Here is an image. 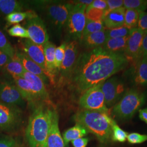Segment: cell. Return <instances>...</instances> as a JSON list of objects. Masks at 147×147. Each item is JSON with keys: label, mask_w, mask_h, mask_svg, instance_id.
<instances>
[{"label": "cell", "mask_w": 147, "mask_h": 147, "mask_svg": "<svg viewBox=\"0 0 147 147\" xmlns=\"http://www.w3.org/2000/svg\"><path fill=\"white\" fill-rule=\"evenodd\" d=\"M22 46L25 53L42 68L47 78L49 79L51 83L54 84L55 76L50 73L47 69L44 53L43 45H38L32 42L29 39H26L22 41Z\"/></svg>", "instance_id": "obj_9"}, {"label": "cell", "mask_w": 147, "mask_h": 147, "mask_svg": "<svg viewBox=\"0 0 147 147\" xmlns=\"http://www.w3.org/2000/svg\"><path fill=\"white\" fill-rule=\"evenodd\" d=\"M56 111L50 104L42 103L30 116L26 136L30 147H46L49 132Z\"/></svg>", "instance_id": "obj_2"}, {"label": "cell", "mask_w": 147, "mask_h": 147, "mask_svg": "<svg viewBox=\"0 0 147 147\" xmlns=\"http://www.w3.org/2000/svg\"><path fill=\"white\" fill-rule=\"evenodd\" d=\"M26 80L31 86L32 91L37 101H41L50 104L49 94L45 86V83L39 76L34 74L25 71L22 77Z\"/></svg>", "instance_id": "obj_13"}, {"label": "cell", "mask_w": 147, "mask_h": 147, "mask_svg": "<svg viewBox=\"0 0 147 147\" xmlns=\"http://www.w3.org/2000/svg\"><path fill=\"white\" fill-rule=\"evenodd\" d=\"M43 47L47 69L50 73L54 75L56 69L55 64V52L56 47L53 43L49 41L43 45Z\"/></svg>", "instance_id": "obj_25"}, {"label": "cell", "mask_w": 147, "mask_h": 147, "mask_svg": "<svg viewBox=\"0 0 147 147\" xmlns=\"http://www.w3.org/2000/svg\"><path fill=\"white\" fill-rule=\"evenodd\" d=\"M106 39L105 31L103 30L88 34L83 37L80 40L86 48L93 49L96 47H102Z\"/></svg>", "instance_id": "obj_20"}, {"label": "cell", "mask_w": 147, "mask_h": 147, "mask_svg": "<svg viewBox=\"0 0 147 147\" xmlns=\"http://www.w3.org/2000/svg\"><path fill=\"white\" fill-rule=\"evenodd\" d=\"M78 42L74 40L67 45L64 57L60 70L63 75L69 76L71 73L78 57Z\"/></svg>", "instance_id": "obj_14"}, {"label": "cell", "mask_w": 147, "mask_h": 147, "mask_svg": "<svg viewBox=\"0 0 147 147\" xmlns=\"http://www.w3.org/2000/svg\"><path fill=\"white\" fill-rule=\"evenodd\" d=\"M11 58L5 53L0 50V70L4 68L5 64L10 60Z\"/></svg>", "instance_id": "obj_43"}, {"label": "cell", "mask_w": 147, "mask_h": 147, "mask_svg": "<svg viewBox=\"0 0 147 147\" xmlns=\"http://www.w3.org/2000/svg\"><path fill=\"white\" fill-rule=\"evenodd\" d=\"M75 3L71 6L67 23L69 33L81 40L86 23V11L87 6L78 3Z\"/></svg>", "instance_id": "obj_7"}, {"label": "cell", "mask_w": 147, "mask_h": 147, "mask_svg": "<svg viewBox=\"0 0 147 147\" xmlns=\"http://www.w3.org/2000/svg\"><path fill=\"white\" fill-rule=\"evenodd\" d=\"M16 56L20 61L26 71L39 76L42 79L44 83L47 81V77L42 68L34 61H33L25 53L16 52Z\"/></svg>", "instance_id": "obj_18"}, {"label": "cell", "mask_w": 147, "mask_h": 147, "mask_svg": "<svg viewBox=\"0 0 147 147\" xmlns=\"http://www.w3.org/2000/svg\"><path fill=\"white\" fill-rule=\"evenodd\" d=\"M131 30L128 29L126 27H118L113 29H105L106 38H116L127 37L129 36Z\"/></svg>", "instance_id": "obj_31"}, {"label": "cell", "mask_w": 147, "mask_h": 147, "mask_svg": "<svg viewBox=\"0 0 147 147\" xmlns=\"http://www.w3.org/2000/svg\"><path fill=\"white\" fill-rule=\"evenodd\" d=\"M129 36L123 38H107L102 47L110 53L124 54Z\"/></svg>", "instance_id": "obj_21"}, {"label": "cell", "mask_w": 147, "mask_h": 147, "mask_svg": "<svg viewBox=\"0 0 147 147\" xmlns=\"http://www.w3.org/2000/svg\"><path fill=\"white\" fill-rule=\"evenodd\" d=\"M58 116L57 112L53 118L47 140L46 147H65L58 125Z\"/></svg>", "instance_id": "obj_19"}, {"label": "cell", "mask_w": 147, "mask_h": 147, "mask_svg": "<svg viewBox=\"0 0 147 147\" xmlns=\"http://www.w3.org/2000/svg\"><path fill=\"white\" fill-rule=\"evenodd\" d=\"M126 140L131 144H141L147 141V135L137 132H132L128 134Z\"/></svg>", "instance_id": "obj_37"}, {"label": "cell", "mask_w": 147, "mask_h": 147, "mask_svg": "<svg viewBox=\"0 0 147 147\" xmlns=\"http://www.w3.org/2000/svg\"><path fill=\"white\" fill-rule=\"evenodd\" d=\"M3 70L6 73L9 74L13 78L22 77L26 71L20 61L16 57V55L13 58H11L8 63L5 64Z\"/></svg>", "instance_id": "obj_24"}, {"label": "cell", "mask_w": 147, "mask_h": 147, "mask_svg": "<svg viewBox=\"0 0 147 147\" xmlns=\"http://www.w3.org/2000/svg\"><path fill=\"white\" fill-rule=\"evenodd\" d=\"M125 11L126 9L123 7L104 14L102 22L105 29H113L123 26Z\"/></svg>", "instance_id": "obj_16"}, {"label": "cell", "mask_w": 147, "mask_h": 147, "mask_svg": "<svg viewBox=\"0 0 147 147\" xmlns=\"http://www.w3.org/2000/svg\"><path fill=\"white\" fill-rule=\"evenodd\" d=\"M0 100L3 103L13 106L22 105L24 101L16 85L5 81L0 82Z\"/></svg>", "instance_id": "obj_12"}, {"label": "cell", "mask_w": 147, "mask_h": 147, "mask_svg": "<svg viewBox=\"0 0 147 147\" xmlns=\"http://www.w3.org/2000/svg\"><path fill=\"white\" fill-rule=\"evenodd\" d=\"M8 34L11 37L29 39V36L26 29L20 24H16L8 30Z\"/></svg>", "instance_id": "obj_34"}, {"label": "cell", "mask_w": 147, "mask_h": 147, "mask_svg": "<svg viewBox=\"0 0 147 147\" xmlns=\"http://www.w3.org/2000/svg\"><path fill=\"white\" fill-rule=\"evenodd\" d=\"M102 84L94 86L82 93L79 102L82 109L110 112L105 105V97L101 89Z\"/></svg>", "instance_id": "obj_5"}, {"label": "cell", "mask_w": 147, "mask_h": 147, "mask_svg": "<svg viewBox=\"0 0 147 147\" xmlns=\"http://www.w3.org/2000/svg\"><path fill=\"white\" fill-rule=\"evenodd\" d=\"M87 8H96L106 11L107 8V5L105 0H94L87 6Z\"/></svg>", "instance_id": "obj_40"}, {"label": "cell", "mask_w": 147, "mask_h": 147, "mask_svg": "<svg viewBox=\"0 0 147 147\" xmlns=\"http://www.w3.org/2000/svg\"><path fill=\"white\" fill-rule=\"evenodd\" d=\"M22 5L20 2L16 0H0V13L8 15L14 12L21 11Z\"/></svg>", "instance_id": "obj_26"}, {"label": "cell", "mask_w": 147, "mask_h": 147, "mask_svg": "<svg viewBox=\"0 0 147 147\" xmlns=\"http://www.w3.org/2000/svg\"><path fill=\"white\" fill-rule=\"evenodd\" d=\"M0 50L11 58H13L16 55V50L1 31H0Z\"/></svg>", "instance_id": "obj_32"}, {"label": "cell", "mask_w": 147, "mask_h": 147, "mask_svg": "<svg viewBox=\"0 0 147 147\" xmlns=\"http://www.w3.org/2000/svg\"><path fill=\"white\" fill-rule=\"evenodd\" d=\"M139 117L141 121L147 124V109H140L139 110Z\"/></svg>", "instance_id": "obj_45"}, {"label": "cell", "mask_w": 147, "mask_h": 147, "mask_svg": "<svg viewBox=\"0 0 147 147\" xmlns=\"http://www.w3.org/2000/svg\"><path fill=\"white\" fill-rule=\"evenodd\" d=\"M147 33L137 27L131 30L124 53L129 63H135L142 57L143 40Z\"/></svg>", "instance_id": "obj_8"}, {"label": "cell", "mask_w": 147, "mask_h": 147, "mask_svg": "<svg viewBox=\"0 0 147 147\" xmlns=\"http://www.w3.org/2000/svg\"><path fill=\"white\" fill-rule=\"evenodd\" d=\"M0 147H17V142L12 137L0 138Z\"/></svg>", "instance_id": "obj_41"}, {"label": "cell", "mask_w": 147, "mask_h": 147, "mask_svg": "<svg viewBox=\"0 0 147 147\" xmlns=\"http://www.w3.org/2000/svg\"><path fill=\"white\" fill-rule=\"evenodd\" d=\"M131 81L136 86H147V58L142 57L132 64L130 70Z\"/></svg>", "instance_id": "obj_15"}, {"label": "cell", "mask_w": 147, "mask_h": 147, "mask_svg": "<svg viewBox=\"0 0 147 147\" xmlns=\"http://www.w3.org/2000/svg\"><path fill=\"white\" fill-rule=\"evenodd\" d=\"M146 100V93L136 88L126 90L119 101L112 107L111 113L118 120L131 119Z\"/></svg>", "instance_id": "obj_4"}, {"label": "cell", "mask_w": 147, "mask_h": 147, "mask_svg": "<svg viewBox=\"0 0 147 147\" xmlns=\"http://www.w3.org/2000/svg\"><path fill=\"white\" fill-rule=\"evenodd\" d=\"M29 39L35 44L44 45L49 41V35L43 21L36 16L27 20L26 28Z\"/></svg>", "instance_id": "obj_11"}, {"label": "cell", "mask_w": 147, "mask_h": 147, "mask_svg": "<svg viewBox=\"0 0 147 147\" xmlns=\"http://www.w3.org/2000/svg\"><path fill=\"white\" fill-rule=\"evenodd\" d=\"M123 7L125 9H132L139 13L144 11L147 8V0H124Z\"/></svg>", "instance_id": "obj_30"}, {"label": "cell", "mask_w": 147, "mask_h": 147, "mask_svg": "<svg viewBox=\"0 0 147 147\" xmlns=\"http://www.w3.org/2000/svg\"><path fill=\"white\" fill-rule=\"evenodd\" d=\"M137 27L143 31L147 32V12L140 13Z\"/></svg>", "instance_id": "obj_39"}, {"label": "cell", "mask_w": 147, "mask_h": 147, "mask_svg": "<svg viewBox=\"0 0 147 147\" xmlns=\"http://www.w3.org/2000/svg\"><path fill=\"white\" fill-rule=\"evenodd\" d=\"M66 46L67 45L65 44V43H63L58 47H56L55 50V67L59 70H60L62 64L63 62Z\"/></svg>", "instance_id": "obj_35"}, {"label": "cell", "mask_w": 147, "mask_h": 147, "mask_svg": "<svg viewBox=\"0 0 147 147\" xmlns=\"http://www.w3.org/2000/svg\"><path fill=\"white\" fill-rule=\"evenodd\" d=\"M129 64L124 54L96 47L79 55L69 76L74 86L84 93L123 70Z\"/></svg>", "instance_id": "obj_1"}, {"label": "cell", "mask_w": 147, "mask_h": 147, "mask_svg": "<svg viewBox=\"0 0 147 147\" xmlns=\"http://www.w3.org/2000/svg\"><path fill=\"white\" fill-rule=\"evenodd\" d=\"M93 2V1L92 0H80V1H76L75 3H81V4H83L84 5H86L87 6H88V5Z\"/></svg>", "instance_id": "obj_46"}, {"label": "cell", "mask_w": 147, "mask_h": 147, "mask_svg": "<svg viewBox=\"0 0 147 147\" xmlns=\"http://www.w3.org/2000/svg\"><path fill=\"white\" fill-rule=\"evenodd\" d=\"M128 133L121 129L116 122L112 126V142L124 143L126 141Z\"/></svg>", "instance_id": "obj_33"}, {"label": "cell", "mask_w": 147, "mask_h": 147, "mask_svg": "<svg viewBox=\"0 0 147 147\" xmlns=\"http://www.w3.org/2000/svg\"><path fill=\"white\" fill-rule=\"evenodd\" d=\"M21 121V111L16 106L0 102V128L11 130L18 126Z\"/></svg>", "instance_id": "obj_10"}, {"label": "cell", "mask_w": 147, "mask_h": 147, "mask_svg": "<svg viewBox=\"0 0 147 147\" xmlns=\"http://www.w3.org/2000/svg\"><path fill=\"white\" fill-rule=\"evenodd\" d=\"M38 16L33 11H27L25 12H14L6 16L5 19L9 24H18L25 19H30Z\"/></svg>", "instance_id": "obj_27"}, {"label": "cell", "mask_w": 147, "mask_h": 147, "mask_svg": "<svg viewBox=\"0 0 147 147\" xmlns=\"http://www.w3.org/2000/svg\"><path fill=\"white\" fill-rule=\"evenodd\" d=\"M71 6V5L68 3L53 5L49 7V14L52 18L55 24L58 27L63 26L67 22Z\"/></svg>", "instance_id": "obj_17"}, {"label": "cell", "mask_w": 147, "mask_h": 147, "mask_svg": "<svg viewBox=\"0 0 147 147\" xmlns=\"http://www.w3.org/2000/svg\"><path fill=\"white\" fill-rule=\"evenodd\" d=\"M101 89L105 97V105L109 109L119 101L126 90L123 81L117 76H112L102 82Z\"/></svg>", "instance_id": "obj_6"}, {"label": "cell", "mask_w": 147, "mask_h": 147, "mask_svg": "<svg viewBox=\"0 0 147 147\" xmlns=\"http://www.w3.org/2000/svg\"><path fill=\"white\" fill-rule=\"evenodd\" d=\"M105 11L96 8H87L86 11V19L92 21H102Z\"/></svg>", "instance_id": "obj_36"}, {"label": "cell", "mask_w": 147, "mask_h": 147, "mask_svg": "<svg viewBox=\"0 0 147 147\" xmlns=\"http://www.w3.org/2000/svg\"><path fill=\"white\" fill-rule=\"evenodd\" d=\"M105 30V27L102 21H92L87 19L81 39L89 34Z\"/></svg>", "instance_id": "obj_29"}, {"label": "cell", "mask_w": 147, "mask_h": 147, "mask_svg": "<svg viewBox=\"0 0 147 147\" xmlns=\"http://www.w3.org/2000/svg\"><path fill=\"white\" fill-rule=\"evenodd\" d=\"M76 124H78L96 137L104 146H109L112 142V126L116 121L109 113L83 110L79 111L74 117Z\"/></svg>", "instance_id": "obj_3"}, {"label": "cell", "mask_w": 147, "mask_h": 147, "mask_svg": "<svg viewBox=\"0 0 147 147\" xmlns=\"http://www.w3.org/2000/svg\"><path fill=\"white\" fill-rule=\"evenodd\" d=\"M106 1L107 5V8L104 11V14L123 7V0H106Z\"/></svg>", "instance_id": "obj_38"}, {"label": "cell", "mask_w": 147, "mask_h": 147, "mask_svg": "<svg viewBox=\"0 0 147 147\" xmlns=\"http://www.w3.org/2000/svg\"><path fill=\"white\" fill-rule=\"evenodd\" d=\"M13 79L23 99L32 104L36 102V100L32 91L30 84L26 80L21 77L14 78Z\"/></svg>", "instance_id": "obj_22"}, {"label": "cell", "mask_w": 147, "mask_h": 147, "mask_svg": "<svg viewBox=\"0 0 147 147\" xmlns=\"http://www.w3.org/2000/svg\"><path fill=\"white\" fill-rule=\"evenodd\" d=\"M142 57L147 58V33L146 34L143 40Z\"/></svg>", "instance_id": "obj_44"}, {"label": "cell", "mask_w": 147, "mask_h": 147, "mask_svg": "<svg viewBox=\"0 0 147 147\" xmlns=\"http://www.w3.org/2000/svg\"><path fill=\"white\" fill-rule=\"evenodd\" d=\"M139 14L140 13L136 10L126 9L124 26L130 30L136 28L139 19Z\"/></svg>", "instance_id": "obj_28"}, {"label": "cell", "mask_w": 147, "mask_h": 147, "mask_svg": "<svg viewBox=\"0 0 147 147\" xmlns=\"http://www.w3.org/2000/svg\"><path fill=\"white\" fill-rule=\"evenodd\" d=\"M88 133V132L84 127L76 124L75 126L69 128L63 133V139L64 146L67 147L69 142L85 136Z\"/></svg>", "instance_id": "obj_23"}, {"label": "cell", "mask_w": 147, "mask_h": 147, "mask_svg": "<svg viewBox=\"0 0 147 147\" xmlns=\"http://www.w3.org/2000/svg\"><path fill=\"white\" fill-rule=\"evenodd\" d=\"M89 142L88 138H79L71 141L74 147H86Z\"/></svg>", "instance_id": "obj_42"}]
</instances>
